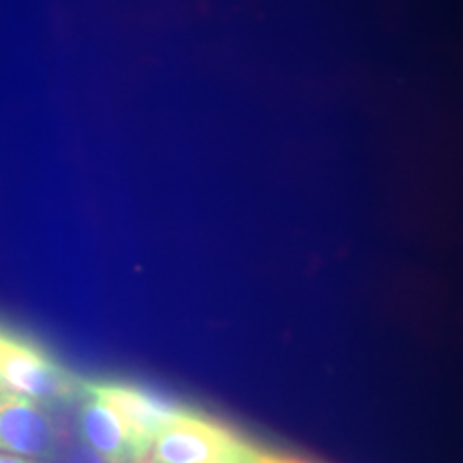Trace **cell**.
<instances>
[{"mask_svg":"<svg viewBox=\"0 0 463 463\" xmlns=\"http://www.w3.org/2000/svg\"><path fill=\"white\" fill-rule=\"evenodd\" d=\"M150 463H258L264 453L223 422L184 408L150 447Z\"/></svg>","mask_w":463,"mask_h":463,"instance_id":"obj_1","label":"cell"},{"mask_svg":"<svg viewBox=\"0 0 463 463\" xmlns=\"http://www.w3.org/2000/svg\"><path fill=\"white\" fill-rule=\"evenodd\" d=\"M0 373L7 386L39 403L71 402L84 395L82 378L69 372L45 347L17 333L0 347Z\"/></svg>","mask_w":463,"mask_h":463,"instance_id":"obj_2","label":"cell"},{"mask_svg":"<svg viewBox=\"0 0 463 463\" xmlns=\"http://www.w3.org/2000/svg\"><path fill=\"white\" fill-rule=\"evenodd\" d=\"M82 392L103 399L120 414L142 461L150 453L157 433L184 410L183 405L165 402V399L153 395L142 386L129 384V382L84 380Z\"/></svg>","mask_w":463,"mask_h":463,"instance_id":"obj_3","label":"cell"},{"mask_svg":"<svg viewBox=\"0 0 463 463\" xmlns=\"http://www.w3.org/2000/svg\"><path fill=\"white\" fill-rule=\"evenodd\" d=\"M58 444L54 420L24 392L0 389V450L24 457H52Z\"/></svg>","mask_w":463,"mask_h":463,"instance_id":"obj_4","label":"cell"},{"mask_svg":"<svg viewBox=\"0 0 463 463\" xmlns=\"http://www.w3.org/2000/svg\"><path fill=\"white\" fill-rule=\"evenodd\" d=\"M80 431H82L86 447H90L109 463L142 461L120 414L103 399L89 392H84V403L80 410Z\"/></svg>","mask_w":463,"mask_h":463,"instance_id":"obj_5","label":"cell"},{"mask_svg":"<svg viewBox=\"0 0 463 463\" xmlns=\"http://www.w3.org/2000/svg\"><path fill=\"white\" fill-rule=\"evenodd\" d=\"M73 463H109V461L103 459L101 455H97L90 447H86V449L78 450V455H75Z\"/></svg>","mask_w":463,"mask_h":463,"instance_id":"obj_6","label":"cell"},{"mask_svg":"<svg viewBox=\"0 0 463 463\" xmlns=\"http://www.w3.org/2000/svg\"><path fill=\"white\" fill-rule=\"evenodd\" d=\"M0 463H34V461H33V459H26L24 455L0 453Z\"/></svg>","mask_w":463,"mask_h":463,"instance_id":"obj_7","label":"cell"},{"mask_svg":"<svg viewBox=\"0 0 463 463\" xmlns=\"http://www.w3.org/2000/svg\"><path fill=\"white\" fill-rule=\"evenodd\" d=\"M258 463H286V459H281V457H275V455H266V453H264V457H262V459H260Z\"/></svg>","mask_w":463,"mask_h":463,"instance_id":"obj_8","label":"cell"},{"mask_svg":"<svg viewBox=\"0 0 463 463\" xmlns=\"http://www.w3.org/2000/svg\"><path fill=\"white\" fill-rule=\"evenodd\" d=\"M11 335H14V333H11V331H3V328H0V347L7 344V339L11 337Z\"/></svg>","mask_w":463,"mask_h":463,"instance_id":"obj_9","label":"cell"},{"mask_svg":"<svg viewBox=\"0 0 463 463\" xmlns=\"http://www.w3.org/2000/svg\"><path fill=\"white\" fill-rule=\"evenodd\" d=\"M3 386H7V382H5V378H3V373H0V389H3Z\"/></svg>","mask_w":463,"mask_h":463,"instance_id":"obj_10","label":"cell"},{"mask_svg":"<svg viewBox=\"0 0 463 463\" xmlns=\"http://www.w3.org/2000/svg\"><path fill=\"white\" fill-rule=\"evenodd\" d=\"M286 463H303V461H294V459H286Z\"/></svg>","mask_w":463,"mask_h":463,"instance_id":"obj_11","label":"cell"}]
</instances>
